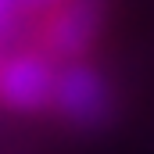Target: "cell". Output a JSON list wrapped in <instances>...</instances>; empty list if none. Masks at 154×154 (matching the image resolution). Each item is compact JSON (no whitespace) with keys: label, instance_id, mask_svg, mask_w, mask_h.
Listing matches in <instances>:
<instances>
[{"label":"cell","instance_id":"cell-1","mask_svg":"<svg viewBox=\"0 0 154 154\" xmlns=\"http://www.w3.org/2000/svg\"><path fill=\"white\" fill-rule=\"evenodd\" d=\"M57 61L43 47L11 50L0 57V108L14 115H39L50 111L54 86H57Z\"/></svg>","mask_w":154,"mask_h":154},{"label":"cell","instance_id":"cell-2","mask_svg":"<svg viewBox=\"0 0 154 154\" xmlns=\"http://www.w3.org/2000/svg\"><path fill=\"white\" fill-rule=\"evenodd\" d=\"M50 111L61 122L75 125V129H93L111 111V86L93 65L65 61L57 68V86H54Z\"/></svg>","mask_w":154,"mask_h":154},{"label":"cell","instance_id":"cell-3","mask_svg":"<svg viewBox=\"0 0 154 154\" xmlns=\"http://www.w3.org/2000/svg\"><path fill=\"white\" fill-rule=\"evenodd\" d=\"M100 32V4L97 0H61L39 18L36 39L54 61H82L90 43Z\"/></svg>","mask_w":154,"mask_h":154},{"label":"cell","instance_id":"cell-4","mask_svg":"<svg viewBox=\"0 0 154 154\" xmlns=\"http://www.w3.org/2000/svg\"><path fill=\"white\" fill-rule=\"evenodd\" d=\"M61 0H0V18L7 25L22 22V18H43L50 7H57Z\"/></svg>","mask_w":154,"mask_h":154},{"label":"cell","instance_id":"cell-5","mask_svg":"<svg viewBox=\"0 0 154 154\" xmlns=\"http://www.w3.org/2000/svg\"><path fill=\"white\" fill-rule=\"evenodd\" d=\"M4 29H7V22H4V18H0V36H4Z\"/></svg>","mask_w":154,"mask_h":154}]
</instances>
